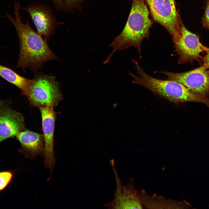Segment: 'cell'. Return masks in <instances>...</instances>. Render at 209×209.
Instances as JSON below:
<instances>
[{"mask_svg": "<svg viewBox=\"0 0 209 209\" xmlns=\"http://www.w3.org/2000/svg\"><path fill=\"white\" fill-rule=\"evenodd\" d=\"M15 17L6 14V17L12 23L19 41L20 53L17 67L22 69L29 68L36 71L45 62L56 58L47 44L46 40L35 32L27 21L23 23L20 14V5L14 4Z\"/></svg>", "mask_w": 209, "mask_h": 209, "instance_id": "6da1fadb", "label": "cell"}, {"mask_svg": "<svg viewBox=\"0 0 209 209\" xmlns=\"http://www.w3.org/2000/svg\"><path fill=\"white\" fill-rule=\"evenodd\" d=\"M145 0H133L131 10L126 24L120 33L115 38L109 46L111 53L103 62L106 64L117 51H122L134 47L141 57V45L143 40L148 39L152 23Z\"/></svg>", "mask_w": 209, "mask_h": 209, "instance_id": "7a4b0ae2", "label": "cell"}, {"mask_svg": "<svg viewBox=\"0 0 209 209\" xmlns=\"http://www.w3.org/2000/svg\"><path fill=\"white\" fill-rule=\"evenodd\" d=\"M132 60L138 75L128 73L133 79L132 83L143 86L174 103L199 102L204 104L209 108V99L207 97L194 94L177 82L161 80L151 76L144 71L137 62Z\"/></svg>", "mask_w": 209, "mask_h": 209, "instance_id": "3957f363", "label": "cell"}, {"mask_svg": "<svg viewBox=\"0 0 209 209\" xmlns=\"http://www.w3.org/2000/svg\"><path fill=\"white\" fill-rule=\"evenodd\" d=\"M26 96L32 106L38 108L54 107L63 99L59 84L55 77L44 75L33 79Z\"/></svg>", "mask_w": 209, "mask_h": 209, "instance_id": "277c9868", "label": "cell"}, {"mask_svg": "<svg viewBox=\"0 0 209 209\" xmlns=\"http://www.w3.org/2000/svg\"><path fill=\"white\" fill-rule=\"evenodd\" d=\"M154 20L163 26L171 36L174 45L181 35L183 24L178 13L174 0H145Z\"/></svg>", "mask_w": 209, "mask_h": 209, "instance_id": "5b68a950", "label": "cell"}, {"mask_svg": "<svg viewBox=\"0 0 209 209\" xmlns=\"http://www.w3.org/2000/svg\"><path fill=\"white\" fill-rule=\"evenodd\" d=\"M168 80L179 82L193 93L207 97L209 95V72L203 64L192 70L175 73L166 71L159 72Z\"/></svg>", "mask_w": 209, "mask_h": 209, "instance_id": "8992f818", "label": "cell"}, {"mask_svg": "<svg viewBox=\"0 0 209 209\" xmlns=\"http://www.w3.org/2000/svg\"><path fill=\"white\" fill-rule=\"evenodd\" d=\"M174 47L175 51L179 56V64L190 63L192 65L196 61L202 65L203 57L201 54L206 53L208 48L201 43L198 35L190 31L183 24L181 37Z\"/></svg>", "mask_w": 209, "mask_h": 209, "instance_id": "52a82bcc", "label": "cell"}, {"mask_svg": "<svg viewBox=\"0 0 209 209\" xmlns=\"http://www.w3.org/2000/svg\"><path fill=\"white\" fill-rule=\"evenodd\" d=\"M110 163L114 173L116 188L114 192V198L105 205L109 209H142L143 206L139 197L138 191L133 184V179H130L128 183L123 185L115 167L114 161Z\"/></svg>", "mask_w": 209, "mask_h": 209, "instance_id": "ba28073f", "label": "cell"}, {"mask_svg": "<svg viewBox=\"0 0 209 209\" xmlns=\"http://www.w3.org/2000/svg\"><path fill=\"white\" fill-rule=\"evenodd\" d=\"M53 106L40 107L44 141V165L49 169L51 176L55 163L54 151V134L56 113Z\"/></svg>", "mask_w": 209, "mask_h": 209, "instance_id": "9c48e42d", "label": "cell"}, {"mask_svg": "<svg viewBox=\"0 0 209 209\" xmlns=\"http://www.w3.org/2000/svg\"><path fill=\"white\" fill-rule=\"evenodd\" d=\"M26 129L23 115L12 109L9 102L0 101V143L15 137L18 133Z\"/></svg>", "mask_w": 209, "mask_h": 209, "instance_id": "30bf717a", "label": "cell"}, {"mask_svg": "<svg viewBox=\"0 0 209 209\" xmlns=\"http://www.w3.org/2000/svg\"><path fill=\"white\" fill-rule=\"evenodd\" d=\"M24 9L28 12L37 29V32L47 40L54 32L59 23L47 5L35 3Z\"/></svg>", "mask_w": 209, "mask_h": 209, "instance_id": "8fae6325", "label": "cell"}, {"mask_svg": "<svg viewBox=\"0 0 209 209\" xmlns=\"http://www.w3.org/2000/svg\"><path fill=\"white\" fill-rule=\"evenodd\" d=\"M15 137L20 143L21 152L26 158L33 160L37 156L44 157L43 134L26 129L18 133Z\"/></svg>", "mask_w": 209, "mask_h": 209, "instance_id": "7c38bea8", "label": "cell"}, {"mask_svg": "<svg viewBox=\"0 0 209 209\" xmlns=\"http://www.w3.org/2000/svg\"><path fill=\"white\" fill-rule=\"evenodd\" d=\"M138 195L143 207L148 208H186L191 207L188 203L177 202L161 196H149L145 192L138 191Z\"/></svg>", "mask_w": 209, "mask_h": 209, "instance_id": "4fadbf2b", "label": "cell"}, {"mask_svg": "<svg viewBox=\"0 0 209 209\" xmlns=\"http://www.w3.org/2000/svg\"><path fill=\"white\" fill-rule=\"evenodd\" d=\"M0 76L21 91L22 95L26 96L32 83L33 79L26 78L12 69L0 64Z\"/></svg>", "mask_w": 209, "mask_h": 209, "instance_id": "5bb4252c", "label": "cell"}, {"mask_svg": "<svg viewBox=\"0 0 209 209\" xmlns=\"http://www.w3.org/2000/svg\"><path fill=\"white\" fill-rule=\"evenodd\" d=\"M56 9L59 11L72 12L78 7L83 0H51Z\"/></svg>", "mask_w": 209, "mask_h": 209, "instance_id": "9a60e30c", "label": "cell"}, {"mask_svg": "<svg viewBox=\"0 0 209 209\" xmlns=\"http://www.w3.org/2000/svg\"><path fill=\"white\" fill-rule=\"evenodd\" d=\"M12 177L10 172H0V191L4 189L8 184Z\"/></svg>", "mask_w": 209, "mask_h": 209, "instance_id": "2e32d148", "label": "cell"}, {"mask_svg": "<svg viewBox=\"0 0 209 209\" xmlns=\"http://www.w3.org/2000/svg\"><path fill=\"white\" fill-rule=\"evenodd\" d=\"M203 24L206 28L209 30V0H208L202 19Z\"/></svg>", "mask_w": 209, "mask_h": 209, "instance_id": "e0dca14e", "label": "cell"}, {"mask_svg": "<svg viewBox=\"0 0 209 209\" xmlns=\"http://www.w3.org/2000/svg\"><path fill=\"white\" fill-rule=\"evenodd\" d=\"M206 53L205 55L203 57L202 62L209 72V48Z\"/></svg>", "mask_w": 209, "mask_h": 209, "instance_id": "ac0fdd59", "label": "cell"}]
</instances>
